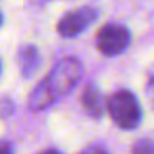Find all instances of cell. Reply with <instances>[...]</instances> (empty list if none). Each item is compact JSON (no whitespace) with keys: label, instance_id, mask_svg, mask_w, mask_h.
<instances>
[{"label":"cell","instance_id":"1","mask_svg":"<svg viewBox=\"0 0 154 154\" xmlns=\"http://www.w3.org/2000/svg\"><path fill=\"white\" fill-rule=\"evenodd\" d=\"M83 76V65L73 57L61 58L50 73L35 86L28 98V108L40 111L51 106L57 100L68 94Z\"/></svg>","mask_w":154,"mask_h":154},{"label":"cell","instance_id":"2","mask_svg":"<svg viewBox=\"0 0 154 154\" xmlns=\"http://www.w3.org/2000/svg\"><path fill=\"white\" fill-rule=\"evenodd\" d=\"M108 113L113 123L121 129H134L139 126L143 113L137 98L129 90H118L108 100Z\"/></svg>","mask_w":154,"mask_h":154},{"label":"cell","instance_id":"3","mask_svg":"<svg viewBox=\"0 0 154 154\" xmlns=\"http://www.w3.org/2000/svg\"><path fill=\"white\" fill-rule=\"evenodd\" d=\"M131 43V33L121 23H108L98 32L96 47L104 57H118Z\"/></svg>","mask_w":154,"mask_h":154},{"label":"cell","instance_id":"4","mask_svg":"<svg viewBox=\"0 0 154 154\" xmlns=\"http://www.w3.org/2000/svg\"><path fill=\"white\" fill-rule=\"evenodd\" d=\"M98 18V10L91 7L76 8L73 12H68L60 18L57 25V30L61 37L65 38H73L80 35L83 30H86L91 23Z\"/></svg>","mask_w":154,"mask_h":154},{"label":"cell","instance_id":"5","mask_svg":"<svg viewBox=\"0 0 154 154\" xmlns=\"http://www.w3.org/2000/svg\"><path fill=\"white\" fill-rule=\"evenodd\" d=\"M81 104L86 113L93 118H101L104 111V100L100 86L96 83H90L81 93Z\"/></svg>","mask_w":154,"mask_h":154},{"label":"cell","instance_id":"6","mask_svg":"<svg viewBox=\"0 0 154 154\" xmlns=\"http://www.w3.org/2000/svg\"><path fill=\"white\" fill-rule=\"evenodd\" d=\"M18 68L22 71L23 78H30L35 75V71L40 66V53L33 45H25L18 50Z\"/></svg>","mask_w":154,"mask_h":154},{"label":"cell","instance_id":"7","mask_svg":"<svg viewBox=\"0 0 154 154\" xmlns=\"http://www.w3.org/2000/svg\"><path fill=\"white\" fill-rule=\"evenodd\" d=\"M131 154H154V141L151 139H139L133 144Z\"/></svg>","mask_w":154,"mask_h":154},{"label":"cell","instance_id":"8","mask_svg":"<svg viewBox=\"0 0 154 154\" xmlns=\"http://www.w3.org/2000/svg\"><path fill=\"white\" fill-rule=\"evenodd\" d=\"M146 93H147V96H149L151 103H152V106H154V63L151 65V66H149V70H147Z\"/></svg>","mask_w":154,"mask_h":154},{"label":"cell","instance_id":"9","mask_svg":"<svg viewBox=\"0 0 154 154\" xmlns=\"http://www.w3.org/2000/svg\"><path fill=\"white\" fill-rule=\"evenodd\" d=\"M78 154H108V151L101 146H90V147H85L83 151H80Z\"/></svg>","mask_w":154,"mask_h":154},{"label":"cell","instance_id":"10","mask_svg":"<svg viewBox=\"0 0 154 154\" xmlns=\"http://www.w3.org/2000/svg\"><path fill=\"white\" fill-rule=\"evenodd\" d=\"M0 154H14L8 146H0Z\"/></svg>","mask_w":154,"mask_h":154},{"label":"cell","instance_id":"11","mask_svg":"<svg viewBox=\"0 0 154 154\" xmlns=\"http://www.w3.org/2000/svg\"><path fill=\"white\" fill-rule=\"evenodd\" d=\"M38 154H61V152L57 149H48V151H42V152H38Z\"/></svg>","mask_w":154,"mask_h":154},{"label":"cell","instance_id":"12","mask_svg":"<svg viewBox=\"0 0 154 154\" xmlns=\"http://www.w3.org/2000/svg\"><path fill=\"white\" fill-rule=\"evenodd\" d=\"M2 22H4V17H2V14H0V25H2Z\"/></svg>","mask_w":154,"mask_h":154}]
</instances>
